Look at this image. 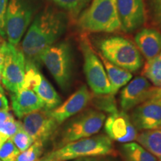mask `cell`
Segmentation results:
<instances>
[{
    "label": "cell",
    "mask_w": 161,
    "mask_h": 161,
    "mask_svg": "<svg viewBox=\"0 0 161 161\" xmlns=\"http://www.w3.org/2000/svg\"><path fill=\"white\" fill-rule=\"evenodd\" d=\"M67 17L64 12L46 8L36 16L22 43L25 61L37 65L41 54L65 32Z\"/></svg>",
    "instance_id": "cell-1"
},
{
    "label": "cell",
    "mask_w": 161,
    "mask_h": 161,
    "mask_svg": "<svg viewBox=\"0 0 161 161\" xmlns=\"http://www.w3.org/2000/svg\"><path fill=\"white\" fill-rule=\"evenodd\" d=\"M112 140L104 134L93 135L60 147L40 159L43 161H69L101 156H116Z\"/></svg>",
    "instance_id": "cell-2"
},
{
    "label": "cell",
    "mask_w": 161,
    "mask_h": 161,
    "mask_svg": "<svg viewBox=\"0 0 161 161\" xmlns=\"http://www.w3.org/2000/svg\"><path fill=\"white\" fill-rule=\"evenodd\" d=\"M78 25L83 31L95 33H114L121 30L116 0H92L80 14Z\"/></svg>",
    "instance_id": "cell-3"
},
{
    "label": "cell",
    "mask_w": 161,
    "mask_h": 161,
    "mask_svg": "<svg viewBox=\"0 0 161 161\" xmlns=\"http://www.w3.org/2000/svg\"><path fill=\"white\" fill-rule=\"evenodd\" d=\"M101 55L114 65L136 72L143 65V59L136 46L130 40L119 36L104 38L99 42Z\"/></svg>",
    "instance_id": "cell-4"
},
{
    "label": "cell",
    "mask_w": 161,
    "mask_h": 161,
    "mask_svg": "<svg viewBox=\"0 0 161 161\" xmlns=\"http://www.w3.org/2000/svg\"><path fill=\"white\" fill-rule=\"evenodd\" d=\"M40 61L62 89L69 87L72 78V52L69 43L64 42L50 46L40 56Z\"/></svg>",
    "instance_id": "cell-5"
},
{
    "label": "cell",
    "mask_w": 161,
    "mask_h": 161,
    "mask_svg": "<svg viewBox=\"0 0 161 161\" xmlns=\"http://www.w3.org/2000/svg\"><path fill=\"white\" fill-rule=\"evenodd\" d=\"M84 58V71L88 85L95 95L111 94V86L100 58L96 54L86 36L80 40Z\"/></svg>",
    "instance_id": "cell-6"
},
{
    "label": "cell",
    "mask_w": 161,
    "mask_h": 161,
    "mask_svg": "<svg viewBox=\"0 0 161 161\" xmlns=\"http://www.w3.org/2000/svg\"><path fill=\"white\" fill-rule=\"evenodd\" d=\"M105 119V114L99 110H83L75 115L64 128L59 146L96 135L103 127Z\"/></svg>",
    "instance_id": "cell-7"
},
{
    "label": "cell",
    "mask_w": 161,
    "mask_h": 161,
    "mask_svg": "<svg viewBox=\"0 0 161 161\" xmlns=\"http://www.w3.org/2000/svg\"><path fill=\"white\" fill-rule=\"evenodd\" d=\"M34 9L29 0H10L5 14V34L9 43L17 46L33 17Z\"/></svg>",
    "instance_id": "cell-8"
},
{
    "label": "cell",
    "mask_w": 161,
    "mask_h": 161,
    "mask_svg": "<svg viewBox=\"0 0 161 161\" xmlns=\"http://www.w3.org/2000/svg\"><path fill=\"white\" fill-rule=\"evenodd\" d=\"M3 49L5 60L2 72V83L6 89L14 93L23 88L25 58L21 49L9 43L5 42Z\"/></svg>",
    "instance_id": "cell-9"
},
{
    "label": "cell",
    "mask_w": 161,
    "mask_h": 161,
    "mask_svg": "<svg viewBox=\"0 0 161 161\" xmlns=\"http://www.w3.org/2000/svg\"><path fill=\"white\" fill-rule=\"evenodd\" d=\"M23 128L35 142L44 144L53 136L58 126L49 110L45 108L36 110L23 117Z\"/></svg>",
    "instance_id": "cell-10"
},
{
    "label": "cell",
    "mask_w": 161,
    "mask_h": 161,
    "mask_svg": "<svg viewBox=\"0 0 161 161\" xmlns=\"http://www.w3.org/2000/svg\"><path fill=\"white\" fill-rule=\"evenodd\" d=\"M121 30L132 33L144 25L146 19L144 0H116Z\"/></svg>",
    "instance_id": "cell-11"
},
{
    "label": "cell",
    "mask_w": 161,
    "mask_h": 161,
    "mask_svg": "<svg viewBox=\"0 0 161 161\" xmlns=\"http://www.w3.org/2000/svg\"><path fill=\"white\" fill-rule=\"evenodd\" d=\"M129 116L137 130L161 128V99L152 97L146 100L134 108Z\"/></svg>",
    "instance_id": "cell-12"
},
{
    "label": "cell",
    "mask_w": 161,
    "mask_h": 161,
    "mask_svg": "<svg viewBox=\"0 0 161 161\" xmlns=\"http://www.w3.org/2000/svg\"><path fill=\"white\" fill-rule=\"evenodd\" d=\"M154 87L143 76H138L128 82L120 93L122 111L127 113L152 98Z\"/></svg>",
    "instance_id": "cell-13"
},
{
    "label": "cell",
    "mask_w": 161,
    "mask_h": 161,
    "mask_svg": "<svg viewBox=\"0 0 161 161\" xmlns=\"http://www.w3.org/2000/svg\"><path fill=\"white\" fill-rule=\"evenodd\" d=\"M92 97L93 95L88 90L87 86L82 85L63 104L49 110V113L57 123L60 125L66 120L83 111L91 102Z\"/></svg>",
    "instance_id": "cell-14"
},
{
    "label": "cell",
    "mask_w": 161,
    "mask_h": 161,
    "mask_svg": "<svg viewBox=\"0 0 161 161\" xmlns=\"http://www.w3.org/2000/svg\"><path fill=\"white\" fill-rule=\"evenodd\" d=\"M104 130L110 140L122 143H127L136 140L137 130L130 121V116L126 112L121 111L110 114L105 119Z\"/></svg>",
    "instance_id": "cell-15"
},
{
    "label": "cell",
    "mask_w": 161,
    "mask_h": 161,
    "mask_svg": "<svg viewBox=\"0 0 161 161\" xmlns=\"http://www.w3.org/2000/svg\"><path fill=\"white\" fill-rule=\"evenodd\" d=\"M12 109L18 118L44 108L41 99L33 90L23 88L11 95Z\"/></svg>",
    "instance_id": "cell-16"
},
{
    "label": "cell",
    "mask_w": 161,
    "mask_h": 161,
    "mask_svg": "<svg viewBox=\"0 0 161 161\" xmlns=\"http://www.w3.org/2000/svg\"><path fill=\"white\" fill-rule=\"evenodd\" d=\"M136 47L147 60L161 52V31L152 28L140 30L135 36Z\"/></svg>",
    "instance_id": "cell-17"
},
{
    "label": "cell",
    "mask_w": 161,
    "mask_h": 161,
    "mask_svg": "<svg viewBox=\"0 0 161 161\" xmlns=\"http://www.w3.org/2000/svg\"><path fill=\"white\" fill-rule=\"evenodd\" d=\"M99 58L104 66L107 75L111 86V95H116L121 87L125 86L131 80L132 74L128 70L110 63L109 60H107L101 54Z\"/></svg>",
    "instance_id": "cell-18"
},
{
    "label": "cell",
    "mask_w": 161,
    "mask_h": 161,
    "mask_svg": "<svg viewBox=\"0 0 161 161\" xmlns=\"http://www.w3.org/2000/svg\"><path fill=\"white\" fill-rule=\"evenodd\" d=\"M41 99L46 110H51L61 103V98L51 84L42 76L39 84L32 90Z\"/></svg>",
    "instance_id": "cell-19"
},
{
    "label": "cell",
    "mask_w": 161,
    "mask_h": 161,
    "mask_svg": "<svg viewBox=\"0 0 161 161\" xmlns=\"http://www.w3.org/2000/svg\"><path fill=\"white\" fill-rule=\"evenodd\" d=\"M136 140L145 149L161 161V128L143 130L137 135Z\"/></svg>",
    "instance_id": "cell-20"
},
{
    "label": "cell",
    "mask_w": 161,
    "mask_h": 161,
    "mask_svg": "<svg viewBox=\"0 0 161 161\" xmlns=\"http://www.w3.org/2000/svg\"><path fill=\"white\" fill-rule=\"evenodd\" d=\"M121 152L125 161H159L142 146L134 142L124 143L121 146Z\"/></svg>",
    "instance_id": "cell-21"
},
{
    "label": "cell",
    "mask_w": 161,
    "mask_h": 161,
    "mask_svg": "<svg viewBox=\"0 0 161 161\" xmlns=\"http://www.w3.org/2000/svg\"><path fill=\"white\" fill-rule=\"evenodd\" d=\"M142 75L155 87H161V52L152 59L147 60Z\"/></svg>",
    "instance_id": "cell-22"
},
{
    "label": "cell",
    "mask_w": 161,
    "mask_h": 161,
    "mask_svg": "<svg viewBox=\"0 0 161 161\" xmlns=\"http://www.w3.org/2000/svg\"><path fill=\"white\" fill-rule=\"evenodd\" d=\"M60 8L69 12L72 17H78L91 0H51Z\"/></svg>",
    "instance_id": "cell-23"
},
{
    "label": "cell",
    "mask_w": 161,
    "mask_h": 161,
    "mask_svg": "<svg viewBox=\"0 0 161 161\" xmlns=\"http://www.w3.org/2000/svg\"><path fill=\"white\" fill-rule=\"evenodd\" d=\"M93 102L98 109L109 113L110 114H117L119 112L116 108V100L114 96L111 94H105V95H95Z\"/></svg>",
    "instance_id": "cell-24"
},
{
    "label": "cell",
    "mask_w": 161,
    "mask_h": 161,
    "mask_svg": "<svg viewBox=\"0 0 161 161\" xmlns=\"http://www.w3.org/2000/svg\"><path fill=\"white\" fill-rule=\"evenodd\" d=\"M43 143L40 142H34L27 150L20 152L16 161H38L43 153Z\"/></svg>",
    "instance_id": "cell-25"
},
{
    "label": "cell",
    "mask_w": 161,
    "mask_h": 161,
    "mask_svg": "<svg viewBox=\"0 0 161 161\" xmlns=\"http://www.w3.org/2000/svg\"><path fill=\"white\" fill-rule=\"evenodd\" d=\"M11 139L20 152L27 150L35 142L33 139L23 129V125L20 127L18 131Z\"/></svg>",
    "instance_id": "cell-26"
},
{
    "label": "cell",
    "mask_w": 161,
    "mask_h": 161,
    "mask_svg": "<svg viewBox=\"0 0 161 161\" xmlns=\"http://www.w3.org/2000/svg\"><path fill=\"white\" fill-rule=\"evenodd\" d=\"M20 154L11 139H8L0 147V160L2 161H16Z\"/></svg>",
    "instance_id": "cell-27"
},
{
    "label": "cell",
    "mask_w": 161,
    "mask_h": 161,
    "mask_svg": "<svg viewBox=\"0 0 161 161\" xmlns=\"http://www.w3.org/2000/svg\"><path fill=\"white\" fill-rule=\"evenodd\" d=\"M22 125L23 124L21 122L16 121L14 118L12 117L3 123H0V133L11 139Z\"/></svg>",
    "instance_id": "cell-28"
},
{
    "label": "cell",
    "mask_w": 161,
    "mask_h": 161,
    "mask_svg": "<svg viewBox=\"0 0 161 161\" xmlns=\"http://www.w3.org/2000/svg\"><path fill=\"white\" fill-rule=\"evenodd\" d=\"M148 8L152 23L161 31V0H148Z\"/></svg>",
    "instance_id": "cell-29"
},
{
    "label": "cell",
    "mask_w": 161,
    "mask_h": 161,
    "mask_svg": "<svg viewBox=\"0 0 161 161\" xmlns=\"http://www.w3.org/2000/svg\"><path fill=\"white\" fill-rule=\"evenodd\" d=\"M8 0H0V35L5 37V14Z\"/></svg>",
    "instance_id": "cell-30"
},
{
    "label": "cell",
    "mask_w": 161,
    "mask_h": 161,
    "mask_svg": "<svg viewBox=\"0 0 161 161\" xmlns=\"http://www.w3.org/2000/svg\"><path fill=\"white\" fill-rule=\"evenodd\" d=\"M4 60H5V55H4V52L3 46H2L1 49H0V92L5 94L3 86H2V72H3V65H4Z\"/></svg>",
    "instance_id": "cell-31"
},
{
    "label": "cell",
    "mask_w": 161,
    "mask_h": 161,
    "mask_svg": "<svg viewBox=\"0 0 161 161\" xmlns=\"http://www.w3.org/2000/svg\"><path fill=\"white\" fill-rule=\"evenodd\" d=\"M0 110H9L8 102L5 94L0 92Z\"/></svg>",
    "instance_id": "cell-32"
},
{
    "label": "cell",
    "mask_w": 161,
    "mask_h": 161,
    "mask_svg": "<svg viewBox=\"0 0 161 161\" xmlns=\"http://www.w3.org/2000/svg\"><path fill=\"white\" fill-rule=\"evenodd\" d=\"M12 117L14 116L10 114L9 110H0V123H3Z\"/></svg>",
    "instance_id": "cell-33"
},
{
    "label": "cell",
    "mask_w": 161,
    "mask_h": 161,
    "mask_svg": "<svg viewBox=\"0 0 161 161\" xmlns=\"http://www.w3.org/2000/svg\"><path fill=\"white\" fill-rule=\"evenodd\" d=\"M152 97L158 98L161 99V87H155V86H154L152 92Z\"/></svg>",
    "instance_id": "cell-34"
},
{
    "label": "cell",
    "mask_w": 161,
    "mask_h": 161,
    "mask_svg": "<svg viewBox=\"0 0 161 161\" xmlns=\"http://www.w3.org/2000/svg\"><path fill=\"white\" fill-rule=\"evenodd\" d=\"M8 139H9V138L7 136L4 135V134H1V133H0V147L3 146V144L5 142L6 140H8Z\"/></svg>",
    "instance_id": "cell-35"
},
{
    "label": "cell",
    "mask_w": 161,
    "mask_h": 161,
    "mask_svg": "<svg viewBox=\"0 0 161 161\" xmlns=\"http://www.w3.org/2000/svg\"><path fill=\"white\" fill-rule=\"evenodd\" d=\"M73 161H104V160H96V159H93V158H80V159H77V160H74Z\"/></svg>",
    "instance_id": "cell-36"
},
{
    "label": "cell",
    "mask_w": 161,
    "mask_h": 161,
    "mask_svg": "<svg viewBox=\"0 0 161 161\" xmlns=\"http://www.w3.org/2000/svg\"><path fill=\"white\" fill-rule=\"evenodd\" d=\"M4 43H5V41H0V49H1L2 46H3Z\"/></svg>",
    "instance_id": "cell-37"
},
{
    "label": "cell",
    "mask_w": 161,
    "mask_h": 161,
    "mask_svg": "<svg viewBox=\"0 0 161 161\" xmlns=\"http://www.w3.org/2000/svg\"><path fill=\"white\" fill-rule=\"evenodd\" d=\"M0 41H4V40L3 39V38H2L1 36H0Z\"/></svg>",
    "instance_id": "cell-38"
},
{
    "label": "cell",
    "mask_w": 161,
    "mask_h": 161,
    "mask_svg": "<svg viewBox=\"0 0 161 161\" xmlns=\"http://www.w3.org/2000/svg\"><path fill=\"white\" fill-rule=\"evenodd\" d=\"M38 161H43V160H38Z\"/></svg>",
    "instance_id": "cell-39"
},
{
    "label": "cell",
    "mask_w": 161,
    "mask_h": 161,
    "mask_svg": "<svg viewBox=\"0 0 161 161\" xmlns=\"http://www.w3.org/2000/svg\"><path fill=\"white\" fill-rule=\"evenodd\" d=\"M0 161H2V160H0Z\"/></svg>",
    "instance_id": "cell-40"
}]
</instances>
